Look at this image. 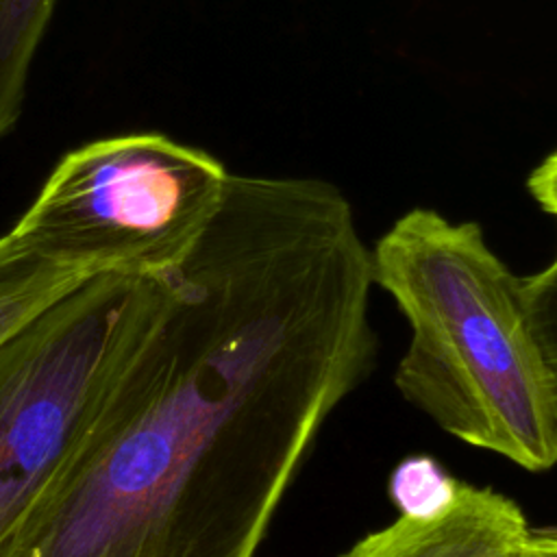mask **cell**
Here are the masks:
<instances>
[{"label":"cell","instance_id":"6da1fadb","mask_svg":"<svg viewBox=\"0 0 557 557\" xmlns=\"http://www.w3.org/2000/svg\"><path fill=\"white\" fill-rule=\"evenodd\" d=\"M372 250L331 183L226 178L159 315L0 557H257L370 374Z\"/></svg>","mask_w":557,"mask_h":557},{"label":"cell","instance_id":"7a4b0ae2","mask_svg":"<svg viewBox=\"0 0 557 557\" xmlns=\"http://www.w3.org/2000/svg\"><path fill=\"white\" fill-rule=\"evenodd\" d=\"M374 285L411 339L394 383L403 398L468 446L544 472L557 466V379L535 339L524 278L474 222L405 213L372 250Z\"/></svg>","mask_w":557,"mask_h":557},{"label":"cell","instance_id":"3957f363","mask_svg":"<svg viewBox=\"0 0 557 557\" xmlns=\"http://www.w3.org/2000/svg\"><path fill=\"white\" fill-rule=\"evenodd\" d=\"M226 178L209 152L157 133L98 139L57 163L11 235L85 278H165L211 224Z\"/></svg>","mask_w":557,"mask_h":557},{"label":"cell","instance_id":"277c9868","mask_svg":"<svg viewBox=\"0 0 557 557\" xmlns=\"http://www.w3.org/2000/svg\"><path fill=\"white\" fill-rule=\"evenodd\" d=\"M163 296L165 278L98 274L0 346V550L74 453Z\"/></svg>","mask_w":557,"mask_h":557},{"label":"cell","instance_id":"5b68a950","mask_svg":"<svg viewBox=\"0 0 557 557\" xmlns=\"http://www.w3.org/2000/svg\"><path fill=\"white\" fill-rule=\"evenodd\" d=\"M529 535L509 496L446 476L435 498L403 507L342 557H520Z\"/></svg>","mask_w":557,"mask_h":557},{"label":"cell","instance_id":"8992f818","mask_svg":"<svg viewBox=\"0 0 557 557\" xmlns=\"http://www.w3.org/2000/svg\"><path fill=\"white\" fill-rule=\"evenodd\" d=\"M85 281L28 250L11 231L0 235V346Z\"/></svg>","mask_w":557,"mask_h":557},{"label":"cell","instance_id":"52a82bcc","mask_svg":"<svg viewBox=\"0 0 557 557\" xmlns=\"http://www.w3.org/2000/svg\"><path fill=\"white\" fill-rule=\"evenodd\" d=\"M57 0H0V137L20 113L26 78Z\"/></svg>","mask_w":557,"mask_h":557},{"label":"cell","instance_id":"ba28073f","mask_svg":"<svg viewBox=\"0 0 557 557\" xmlns=\"http://www.w3.org/2000/svg\"><path fill=\"white\" fill-rule=\"evenodd\" d=\"M524 300L535 339L557 379V255L544 270L524 276Z\"/></svg>","mask_w":557,"mask_h":557},{"label":"cell","instance_id":"9c48e42d","mask_svg":"<svg viewBox=\"0 0 557 557\" xmlns=\"http://www.w3.org/2000/svg\"><path fill=\"white\" fill-rule=\"evenodd\" d=\"M527 185L535 202L557 218V150L531 172Z\"/></svg>","mask_w":557,"mask_h":557},{"label":"cell","instance_id":"30bf717a","mask_svg":"<svg viewBox=\"0 0 557 557\" xmlns=\"http://www.w3.org/2000/svg\"><path fill=\"white\" fill-rule=\"evenodd\" d=\"M520 557H557V529H531Z\"/></svg>","mask_w":557,"mask_h":557}]
</instances>
